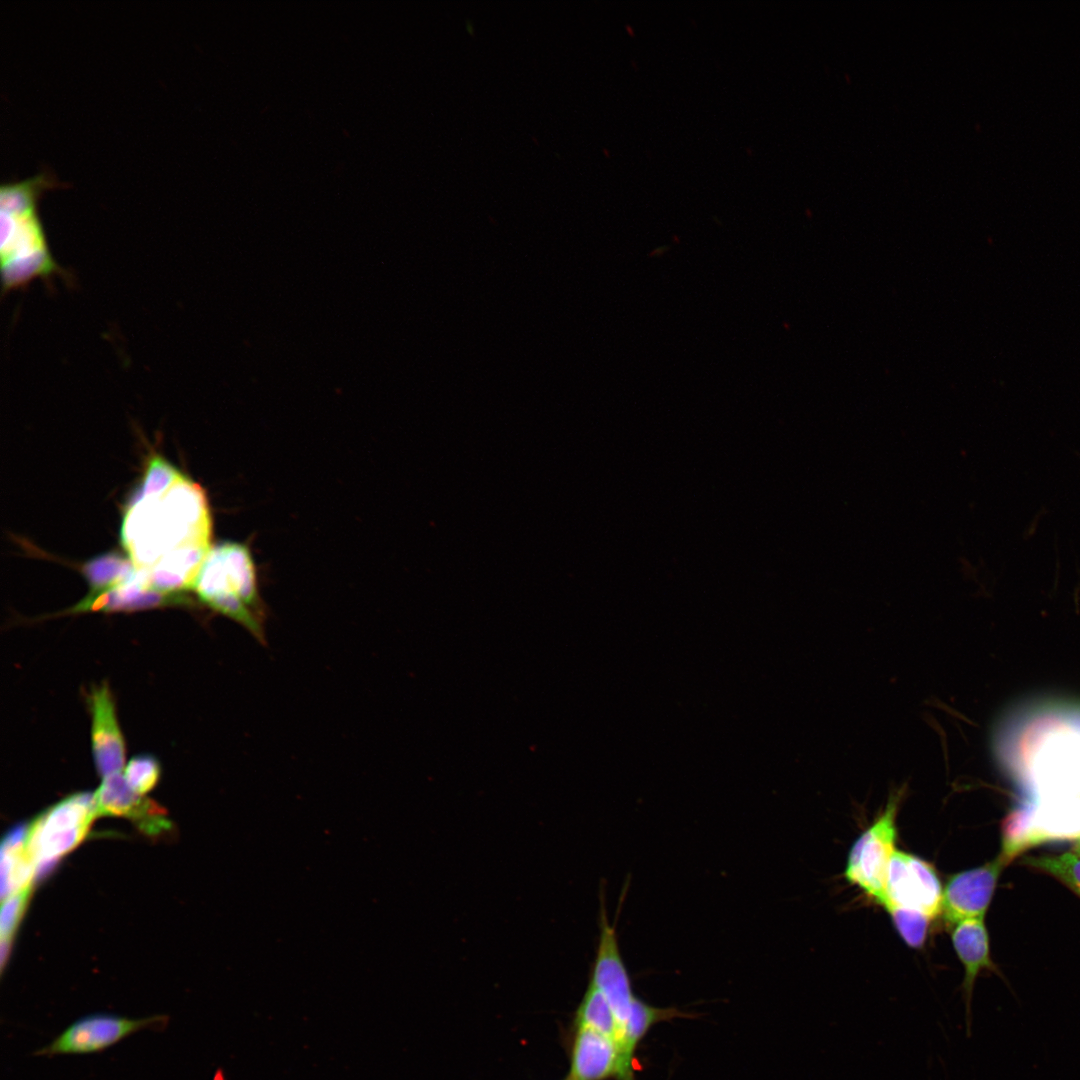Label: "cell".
Wrapping results in <instances>:
<instances>
[{
  "label": "cell",
  "mask_w": 1080,
  "mask_h": 1080,
  "mask_svg": "<svg viewBox=\"0 0 1080 1080\" xmlns=\"http://www.w3.org/2000/svg\"><path fill=\"white\" fill-rule=\"evenodd\" d=\"M135 569L129 557L108 552L87 561L81 571L90 586V593H100L125 582Z\"/></svg>",
  "instance_id": "obj_17"
},
{
  "label": "cell",
  "mask_w": 1080,
  "mask_h": 1080,
  "mask_svg": "<svg viewBox=\"0 0 1080 1080\" xmlns=\"http://www.w3.org/2000/svg\"><path fill=\"white\" fill-rule=\"evenodd\" d=\"M210 537L205 492L184 474L162 494L130 499L121 526L122 545L141 570L180 547L210 545Z\"/></svg>",
  "instance_id": "obj_1"
},
{
  "label": "cell",
  "mask_w": 1080,
  "mask_h": 1080,
  "mask_svg": "<svg viewBox=\"0 0 1080 1080\" xmlns=\"http://www.w3.org/2000/svg\"><path fill=\"white\" fill-rule=\"evenodd\" d=\"M28 828L16 826L9 831L1 845V896L5 900L31 887L36 873L35 864L27 850Z\"/></svg>",
  "instance_id": "obj_15"
},
{
  "label": "cell",
  "mask_w": 1080,
  "mask_h": 1080,
  "mask_svg": "<svg viewBox=\"0 0 1080 1080\" xmlns=\"http://www.w3.org/2000/svg\"><path fill=\"white\" fill-rule=\"evenodd\" d=\"M1024 863L1055 877L1080 897V855L1068 852L1059 856L1027 857Z\"/></svg>",
  "instance_id": "obj_19"
},
{
  "label": "cell",
  "mask_w": 1080,
  "mask_h": 1080,
  "mask_svg": "<svg viewBox=\"0 0 1080 1080\" xmlns=\"http://www.w3.org/2000/svg\"><path fill=\"white\" fill-rule=\"evenodd\" d=\"M886 909L904 942L909 947L921 948L927 940L933 918L924 913L900 907L891 906Z\"/></svg>",
  "instance_id": "obj_20"
},
{
  "label": "cell",
  "mask_w": 1080,
  "mask_h": 1080,
  "mask_svg": "<svg viewBox=\"0 0 1080 1080\" xmlns=\"http://www.w3.org/2000/svg\"><path fill=\"white\" fill-rule=\"evenodd\" d=\"M676 1015L678 1013L674 1009L656 1008L634 997L620 1043L623 1068L622 1080H633L632 1061L634 1051L649 1028L656 1022Z\"/></svg>",
  "instance_id": "obj_16"
},
{
  "label": "cell",
  "mask_w": 1080,
  "mask_h": 1080,
  "mask_svg": "<svg viewBox=\"0 0 1080 1080\" xmlns=\"http://www.w3.org/2000/svg\"><path fill=\"white\" fill-rule=\"evenodd\" d=\"M903 793V790H899L891 794L884 810L856 839L844 871L851 884L881 905L888 866L896 850V818Z\"/></svg>",
  "instance_id": "obj_5"
},
{
  "label": "cell",
  "mask_w": 1080,
  "mask_h": 1080,
  "mask_svg": "<svg viewBox=\"0 0 1080 1080\" xmlns=\"http://www.w3.org/2000/svg\"><path fill=\"white\" fill-rule=\"evenodd\" d=\"M183 474L161 456H153L143 480L131 499L154 496L168 490Z\"/></svg>",
  "instance_id": "obj_21"
},
{
  "label": "cell",
  "mask_w": 1080,
  "mask_h": 1080,
  "mask_svg": "<svg viewBox=\"0 0 1080 1080\" xmlns=\"http://www.w3.org/2000/svg\"><path fill=\"white\" fill-rule=\"evenodd\" d=\"M191 604V598L183 593H167L147 587L143 577L135 569L132 576L122 584L100 593H89L69 612L132 611Z\"/></svg>",
  "instance_id": "obj_13"
},
{
  "label": "cell",
  "mask_w": 1080,
  "mask_h": 1080,
  "mask_svg": "<svg viewBox=\"0 0 1080 1080\" xmlns=\"http://www.w3.org/2000/svg\"><path fill=\"white\" fill-rule=\"evenodd\" d=\"M1073 853H1075L1077 855H1080V838L1077 840V842H1076V844L1074 846Z\"/></svg>",
  "instance_id": "obj_24"
},
{
  "label": "cell",
  "mask_w": 1080,
  "mask_h": 1080,
  "mask_svg": "<svg viewBox=\"0 0 1080 1080\" xmlns=\"http://www.w3.org/2000/svg\"><path fill=\"white\" fill-rule=\"evenodd\" d=\"M1010 861L1001 853L993 860L949 877L943 890V918L950 926L975 918H984L991 903L998 878Z\"/></svg>",
  "instance_id": "obj_9"
},
{
  "label": "cell",
  "mask_w": 1080,
  "mask_h": 1080,
  "mask_svg": "<svg viewBox=\"0 0 1080 1080\" xmlns=\"http://www.w3.org/2000/svg\"><path fill=\"white\" fill-rule=\"evenodd\" d=\"M168 1020L167 1015L141 1018L104 1013L86 1015L67 1026L34 1055L52 1057L101 1052L141 1030H161Z\"/></svg>",
  "instance_id": "obj_6"
},
{
  "label": "cell",
  "mask_w": 1080,
  "mask_h": 1080,
  "mask_svg": "<svg viewBox=\"0 0 1080 1080\" xmlns=\"http://www.w3.org/2000/svg\"><path fill=\"white\" fill-rule=\"evenodd\" d=\"M577 1024L614 1040L620 1047L622 1031L606 998L592 983L578 1009Z\"/></svg>",
  "instance_id": "obj_18"
},
{
  "label": "cell",
  "mask_w": 1080,
  "mask_h": 1080,
  "mask_svg": "<svg viewBox=\"0 0 1080 1080\" xmlns=\"http://www.w3.org/2000/svg\"><path fill=\"white\" fill-rule=\"evenodd\" d=\"M569 1080H571V1079H569Z\"/></svg>",
  "instance_id": "obj_25"
},
{
  "label": "cell",
  "mask_w": 1080,
  "mask_h": 1080,
  "mask_svg": "<svg viewBox=\"0 0 1080 1080\" xmlns=\"http://www.w3.org/2000/svg\"><path fill=\"white\" fill-rule=\"evenodd\" d=\"M31 887L3 900L1 908V943H10L16 928L22 919L28 903Z\"/></svg>",
  "instance_id": "obj_23"
},
{
  "label": "cell",
  "mask_w": 1080,
  "mask_h": 1080,
  "mask_svg": "<svg viewBox=\"0 0 1080 1080\" xmlns=\"http://www.w3.org/2000/svg\"><path fill=\"white\" fill-rule=\"evenodd\" d=\"M124 777L135 792L143 795L149 792L158 782L160 764L152 755L142 754L135 756L128 762Z\"/></svg>",
  "instance_id": "obj_22"
},
{
  "label": "cell",
  "mask_w": 1080,
  "mask_h": 1080,
  "mask_svg": "<svg viewBox=\"0 0 1080 1080\" xmlns=\"http://www.w3.org/2000/svg\"><path fill=\"white\" fill-rule=\"evenodd\" d=\"M952 944L964 968V977L960 986L964 1004L967 1036L972 1027V1000L977 978L985 971L999 974L992 961L989 937L982 918L967 919L953 925Z\"/></svg>",
  "instance_id": "obj_11"
},
{
  "label": "cell",
  "mask_w": 1080,
  "mask_h": 1080,
  "mask_svg": "<svg viewBox=\"0 0 1080 1080\" xmlns=\"http://www.w3.org/2000/svg\"><path fill=\"white\" fill-rule=\"evenodd\" d=\"M204 604L244 626L265 641V610L256 566L247 545L223 542L205 558L194 589Z\"/></svg>",
  "instance_id": "obj_3"
},
{
  "label": "cell",
  "mask_w": 1080,
  "mask_h": 1080,
  "mask_svg": "<svg viewBox=\"0 0 1080 1080\" xmlns=\"http://www.w3.org/2000/svg\"><path fill=\"white\" fill-rule=\"evenodd\" d=\"M92 752L98 773L104 778L119 773L125 761L124 739L116 718L113 697L106 683L92 688Z\"/></svg>",
  "instance_id": "obj_12"
},
{
  "label": "cell",
  "mask_w": 1080,
  "mask_h": 1080,
  "mask_svg": "<svg viewBox=\"0 0 1080 1080\" xmlns=\"http://www.w3.org/2000/svg\"><path fill=\"white\" fill-rule=\"evenodd\" d=\"M94 795L98 815L127 817L151 836L167 832L171 827L166 812L156 802L135 792L121 772L104 777Z\"/></svg>",
  "instance_id": "obj_10"
},
{
  "label": "cell",
  "mask_w": 1080,
  "mask_h": 1080,
  "mask_svg": "<svg viewBox=\"0 0 1080 1080\" xmlns=\"http://www.w3.org/2000/svg\"><path fill=\"white\" fill-rule=\"evenodd\" d=\"M603 896L602 894L599 940L590 983L606 998L623 1037L634 995L627 969L620 954L616 927L611 924L607 917Z\"/></svg>",
  "instance_id": "obj_8"
},
{
  "label": "cell",
  "mask_w": 1080,
  "mask_h": 1080,
  "mask_svg": "<svg viewBox=\"0 0 1080 1080\" xmlns=\"http://www.w3.org/2000/svg\"><path fill=\"white\" fill-rule=\"evenodd\" d=\"M943 889L935 868L911 853L895 850L886 875L883 906L915 910L935 918Z\"/></svg>",
  "instance_id": "obj_7"
},
{
  "label": "cell",
  "mask_w": 1080,
  "mask_h": 1080,
  "mask_svg": "<svg viewBox=\"0 0 1080 1080\" xmlns=\"http://www.w3.org/2000/svg\"><path fill=\"white\" fill-rule=\"evenodd\" d=\"M54 183L53 178L41 173L1 186L3 292L24 288L35 280H50L53 276L65 275L51 254L37 211L41 192Z\"/></svg>",
  "instance_id": "obj_2"
},
{
  "label": "cell",
  "mask_w": 1080,
  "mask_h": 1080,
  "mask_svg": "<svg viewBox=\"0 0 1080 1080\" xmlns=\"http://www.w3.org/2000/svg\"><path fill=\"white\" fill-rule=\"evenodd\" d=\"M610 1076H617L622 1080V1058L618 1043L595 1030L578 1026L569 1079L603 1080Z\"/></svg>",
  "instance_id": "obj_14"
},
{
  "label": "cell",
  "mask_w": 1080,
  "mask_h": 1080,
  "mask_svg": "<svg viewBox=\"0 0 1080 1080\" xmlns=\"http://www.w3.org/2000/svg\"><path fill=\"white\" fill-rule=\"evenodd\" d=\"M97 815L95 795L84 792L61 800L33 821L28 828L27 850L38 879L79 845Z\"/></svg>",
  "instance_id": "obj_4"
}]
</instances>
